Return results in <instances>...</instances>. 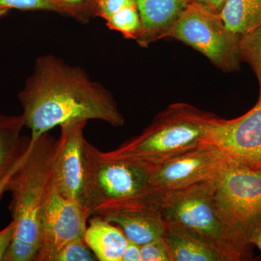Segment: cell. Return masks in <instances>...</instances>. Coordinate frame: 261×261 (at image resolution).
<instances>
[{
	"instance_id": "cell-9",
	"label": "cell",
	"mask_w": 261,
	"mask_h": 261,
	"mask_svg": "<svg viewBox=\"0 0 261 261\" xmlns=\"http://www.w3.org/2000/svg\"><path fill=\"white\" fill-rule=\"evenodd\" d=\"M89 218L84 205L65 198L53 183L43 216L40 247L34 261H53L65 245L84 239Z\"/></svg>"
},
{
	"instance_id": "cell-15",
	"label": "cell",
	"mask_w": 261,
	"mask_h": 261,
	"mask_svg": "<svg viewBox=\"0 0 261 261\" xmlns=\"http://www.w3.org/2000/svg\"><path fill=\"white\" fill-rule=\"evenodd\" d=\"M23 116H7L0 113V201L5 187L13 171L27 153L31 137H22Z\"/></svg>"
},
{
	"instance_id": "cell-28",
	"label": "cell",
	"mask_w": 261,
	"mask_h": 261,
	"mask_svg": "<svg viewBox=\"0 0 261 261\" xmlns=\"http://www.w3.org/2000/svg\"><path fill=\"white\" fill-rule=\"evenodd\" d=\"M65 3L73 5H80L84 3L85 0H63Z\"/></svg>"
},
{
	"instance_id": "cell-13",
	"label": "cell",
	"mask_w": 261,
	"mask_h": 261,
	"mask_svg": "<svg viewBox=\"0 0 261 261\" xmlns=\"http://www.w3.org/2000/svg\"><path fill=\"white\" fill-rule=\"evenodd\" d=\"M141 20L136 41L141 47L166 38L186 9L190 0H135Z\"/></svg>"
},
{
	"instance_id": "cell-12",
	"label": "cell",
	"mask_w": 261,
	"mask_h": 261,
	"mask_svg": "<svg viewBox=\"0 0 261 261\" xmlns=\"http://www.w3.org/2000/svg\"><path fill=\"white\" fill-rule=\"evenodd\" d=\"M166 241L173 261H239L246 255L226 244L175 224H167Z\"/></svg>"
},
{
	"instance_id": "cell-27",
	"label": "cell",
	"mask_w": 261,
	"mask_h": 261,
	"mask_svg": "<svg viewBox=\"0 0 261 261\" xmlns=\"http://www.w3.org/2000/svg\"><path fill=\"white\" fill-rule=\"evenodd\" d=\"M191 1L198 2L210 7L217 13H220L223 7L226 3V0H190Z\"/></svg>"
},
{
	"instance_id": "cell-23",
	"label": "cell",
	"mask_w": 261,
	"mask_h": 261,
	"mask_svg": "<svg viewBox=\"0 0 261 261\" xmlns=\"http://www.w3.org/2000/svg\"><path fill=\"white\" fill-rule=\"evenodd\" d=\"M142 261H173L166 238H161L141 246Z\"/></svg>"
},
{
	"instance_id": "cell-24",
	"label": "cell",
	"mask_w": 261,
	"mask_h": 261,
	"mask_svg": "<svg viewBox=\"0 0 261 261\" xmlns=\"http://www.w3.org/2000/svg\"><path fill=\"white\" fill-rule=\"evenodd\" d=\"M15 236V224L13 221L0 231V261H6Z\"/></svg>"
},
{
	"instance_id": "cell-11",
	"label": "cell",
	"mask_w": 261,
	"mask_h": 261,
	"mask_svg": "<svg viewBox=\"0 0 261 261\" xmlns=\"http://www.w3.org/2000/svg\"><path fill=\"white\" fill-rule=\"evenodd\" d=\"M211 143L219 146L233 162L253 168L261 166V99L243 116L216 118Z\"/></svg>"
},
{
	"instance_id": "cell-14",
	"label": "cell",
	"mask_w": 261,
	"mask_h": 261,
	"mask_svg": "<svg viewBox=\"0 0 261 261\" xmlns=\"http://www.w3.org/2000/svg\"><path fill=\"white\" fill-rule=\"evenodd\" d=\"M102 217L121 228L128 240L140 245L166 237L167 224L158 207L123 209Z\"/></svg>"
},
{
	"instance_id": "cell-10",
	"label": "cell",
	"mask_w": 261,
	"mask_h": 261,
	"mask_svg": "<svg viewBox=\"0 0 261 261\" xmlns=\"http://www.w3.org/2000/svg\"><path fill=\"white\" fill-rule=\"evenodd\" d=\"M87 122L70 120L60 126L53 166V183L58 192L84 206L87 182L84 130Z\"/></svg>"
},
{
	"instance_id": "cell-4",
	"label": "cell",
	"mask_w": 261,
	"mask_h": 261,
	"mask_svg": "<svg viewBox=\"0 0 261 261\" xmlns=\"http://www.w3.org/2000/svg\"><path fill=\"white\" fill-rule=\"evenodd\" d=\"M216 118L190 105L175 103L159 113L140 135L106 153L112 159L153 167L190 149L211 143V130Z\"/></svg>"
},
{
	"instance_id": "cell-16",
	"label": "cell",
	"mask_w": 261,
	"mask_h": 261,
	"mask_svg": "<svg viewBox=\"0 0 261 261\" xmlns=\"http://www.w3.org/2000/svg\"><path fill=\"white\" fill-rule=\"evenodd\" d=\"M84 240L99 261H121L128 241L121 228L99 216L89 218Z\"/></svg>"
},
{
	"instance_id": "cell-22",
	"label": "cell",
	"mask_w": 261,
	"mask_h": 261,
	"mask_svg": "<svg viewBox=\"0 0 261 261\" xmlns=\"http://www.w3.org/2000/svg\"><path fill=\"white\" fill-rule=\"evenodd\" d=\"M98 259L84 239L65 245L57 253L53 261H97Z\"/></svg>"
},
{
	"instance_id": "cell-26",
	"label": "cell",
	"mask_w": 261,
	"mask_h": 261,
	"mask_svg": "<svg viewBox=\"0 0 261 261\" xmlns=\"http://www.w3.org/2000/svg\"><path fill=\"white\" fill-rule=\"evenodd\" d=\"M248 241L258 247L261 252V222L252 226L248 233Z\"/></svg>"
},
{
	"instance_id": "cell-21",
	"label": "cell",
	"mask_w": 261,
	"mask_h": 261,
	"mask_svg": "<svg viewBox=\"0 0 261 261\" xmlns=\"http://www.w3.org/2000/svg\"><path fill=\"white\" fill-rule=\"evenodd\" d=\"M84 3L91 17H99L106 21L125 7L135 4V0H85Z\"/></svg>"
},
{
	"instance_id": "cell-6",
	"label": "cell",
	"mask_w": 261,
	"mask_h": 261,
	"mask_svg": "<svg viewBox=\"0 0 261 261\" xmlns=\"http://www.w3.org/2000/svg\"><path fill=\"white\" fill-rule=\"evenodd\" d=\"M166 37L191 46L225 72L240 69V36L228 30L219 13L207 5L190 2Z\"/></svg>"
},
{
	"instance_id": "cell-18",
	"label": "cell",
	"mask_w": 261,
	"mask_h": 261,
	"mask_svg": "<svg viewBox=\"0 0 261 261\" xmlns=\"http://www.w3.org/2000/svg\"><path fill=\"white\" fill-rule=\"evenodd\" d=\"M12 9L51 12L84 24L92 18L85 3L73 5L63 0H0V18Z\"/></svg>"
},
{
	"instance_id": "cell-25",
	"label": "cell",
	"mask_w": 261,
	"mask_h": 261,
	"mask_svg": "<svg viewBox=\"0 0 261 261\" xmlns=\"http://www.w3.org/2000/svg\"><path fill=\"white\" fill-rule=\"evenodd\" d=\"M141 246L142 245L128 240L121 261H142Z\"/></svg>"
},
{
	"instance_id": "cell-29",
	"label": "cell",
	"mask_w": 261,
	"mask_h": 261,
	"mask_svg": "<svg viewBox=\"0 0 261 261\" xmlns=\"http://www.w3.org/2000/svg\"><path fill=\"white\" fill-rule=\"evenodd\" d=\"M260 168V169H261V166H260V168Z\"/></svg>"
},
{
	"instance_id": "cell-5",
	"label": "cell",
	"mask_w": 261,
	"mask_h": 261,
	"mask_svg": "<svg viewBox=\"0 0 261 261\" xmlns=\"http://www.w3.org/2000/svg\"><path fill=\"white\" fill-rule=\"evenodd\" d=\"M215 181L164 192L159 201V210L166 224L192 230L246 255L250 245L248 238L220 208L215 197Z\"/></svg>"
},
{
	"instance_id": "cell-3",
	"label": "cell",
	"mask_w": 261,
	"mask_h": 261,
	"mask_svg": "<svg viewBox=\"0 0 261 261\" xmlns=\"http://www.w3.org/2000/svg\"><path fill=\"white\" fill-rule=\"evenodd\" d=\"M84 148L87 166L84 207L90 217L132 207L159 208L163 193L151 185L149 166L112 159L86 138Z\"/></svg>"
},
{
	"instance_id": "cell-2",
	"label": "cell",
	"mask_w": 261,
	"mask_h": 261,
	"mask_svg": "<svg viewBox=\"0 0 261 261\" xmlns=\"http://www.w3.org/2000/svg\"><path fill=\"white\" fill-rule=\"evenodd\" d=\"M57 140L49 132L31 140L6 187L11 192L9 210L15 236L6 261H34L40 247L42 221L53 186V166Z\"/></svg>"
},
{
	"instance_id": "cell-19",
	"label": "cell",
	"mask_w": 261,
	"mask_h": 261,
	"mask_svg": "<svg viewBox=\"0 0 261 261\" xmlns=\"http://www.w3.org/2000/svg\"><path fill=\"white\" fill-rule=\"evenodd\" d=\"M239 49L242 61L250 64L257 75L260 87L258 99H261V25L252 32L240 36Z\"/></svg>"
},
{
	"instance_id": "cell-1",
	"label": "cell",
	"mask_w": 261,
	"mask_h": 261,
	"mask_svg": "<svg viewBox=\"0 0 261 261\" xmlns=\"http://www.w3.org/2000/svg\"><path fill=\"white\" fill-rule=\"evenodd\" d=\"M18 98L32 141L70 120H97L114 127L124 124L107 88L92 80L82 67L53 55L36 59Z\"/></svg>"
},
{
	"instance_id": "cell-7",
	"label": "cell",
	"mask_w": 261,
	"mask_h": 261,
	"mask_svg": "<svg viewBox=\"0 0 261 261\" xmlns=\"http://www.w3.org/2000/svg\"><path fill=\"white\" fill-rule=\"evenodd\" d=\"M215 197L228 221L248 238L261 222V169L232 161L215 181Z\"/></svg>"
},
{
	"instance_id": "cell-8",
	"label": "cell",
	"mask_w": 261,
	"mask_h": 261,
	"mask_svg": "<svg viewBox=\"0 0 261 261\" xmlns=\"http://www.w3.org/2000/svg\"><path fill=\"white\" fill-rule=\"evenodd\" d=\"M231 162L219 146L204 144L150 167L151 185L164 193L215 181Z\"/></svg>"
},
{
	"instance_id": "cell-20",
	"label": "cell",
	"mask_w": 261,
	"mask_h": 261,
	"mask_svg": "<svg viewBox=\"0 0 261 261\" xmlns=\"http://www.w3.org/2000/svg\"><path fill=\"white\" fill-rule=\"evenodd\" d=\"M108 28L121 33L126 39H137L141 29V20L136 4L125 7L106 20Z\"/></svg>"
},
{
	"instance_id": "cell-17",
	"label": "cell",
	"mask_w": 261,
	"mask_h": 261,
	"mask_svg": "<svg viewBox=\"0 0 261 261\" xmlns=\"http://www.w3.org/2000/svg\"><path fill=\"white\" fill-rule=\"evenodd\" d=\"M219 15L228 30L240 37L261 25V0H226Z\"/></svg>"
}]
</instances>
